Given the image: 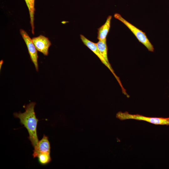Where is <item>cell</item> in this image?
Here are the masks:
<instances>
[{"mask_svg": "<svg viewBox=\"0 0 169 169\" xmlns=\"http://www.w3.org/2000/svg\"><path fill=\"white\" fill-rule=\"evenodd\" d=\"M81 39L84 44L90 49L98 57L100 60L108 68L115 77L121 89L123 88L119 78L116 75L110 63L106 61L99 50L96 43L89 40L82 34L80 35Z\"/></svg>", "mask_w": 169, "mask_h": 169, "instance_id": "4", "label": "cell"}, {"mask_svg": "<svg viewBox=\"0 0 169 169\" xmlns=\"http://www.w3.org/2000/svg\"><path fill=\"white\" fill-rule=\"evenodd\" d=\"M33 43L38 51L42 53L45 56L49 54V49L51 43L49 38L42 35L33 37L32 38Z\"/></svg>", "mask_w": 169, "mask_h": 169, "instance_id": "6", "label": "cell"}, {"mask_svg": "<svg viewBox=\"0 0 169 169\" xmlns=\"http://www.w3.org/2000/svg\"><path fill=\"white\" fill-rule=\"evenodd\" d=\"M28 8L30 18V23L31 27L32 33H34V14L35 11L34 8L35 0H24Z\"/></svg>", "mask_w": 169, "mask_h": 169, "instance_id": "9", "label": "cell"}, {"mask_svg": "<svg viewBox=\"0 0 169 169\" xmlns=\"http://www.w3.org/2000/svg\"><path fill=\"white\" fill-rule=\"evenodd\" d=\"M3 60H1V61H0V69H1V66H2V65L3 63Z\"/></svg>", "mask_w": 169, "mask_h": 169, "instance_id": "12", "label": "cell"}, {"mask_svg": "<svg viewBox=\"0 0 169 169\" xmlns=\"http://www.w3.org/2000/svg\"><path fill=\"white\" fill-rule=\"evenodd\" d=\"M111 16L107 17L105 23L98 28L97 38L99 40H106V37L110 28Z\"/></svg>", "mask_w": 169, "mask_h": 169, "instance_id": "8", "label": "cell"}, {"mask_svg": "<svg viewBox=\"0 0 169 169\" xmlns=\"http://www.w3.org/2000/svg\"><path fill=\"white\" fill-rule=\"evenodd\" d=\"M36 104L34 102H30L25 106V111L24 113H13L14 117L19 119L21 123L27 130L29 135L28 138L33 147L39 141L37 132L38 120L36 117L34 111Z\"/></svg>", "mask_w": 169, "mask_h": 169, "instance_id": "1", "label": "cell"}, {"mask_svg": "<svg viewBox=\"0 0 169 169\" xmlns=\"http://www.w3.org/2000/svg\"><path fill=\"white\" fill-rule=\"evenodd\" d=\"M114 17L125 25L134 34L138 41L143 44L149 51L151 52L154 51V48L153 45L147 37L145 33L129 23L120 14L117 13H115Z\"/></svg>", "mask_w": 169, "mask_h": 169, "instance_id": "3", "label": "cell"}, {"mask_svg": "<svg viewBox=\"0 0 169 169\" xmlns=\"http://www.w3.org/2000/svg\"><path fill=\"white\" fill-rule=\"evenodd\" d=\"M20 32L27 46L32 61L34 64L36 70L38 71V51L33 43L32 39L27 33L22 29L20 30Z\"/></svg>", "mask_w": 169, "mask_h": 169, "instance_id": "5", "label": "cell"}, {"mask_svg": "<svg viewBox=\"0 0 169 169\" xmlns=\"http://www.w3.org/2000/svg\"><path fill=\"white\" fill-rule=\"evenodd\" d=\"M168 119H169V117L167 118Z\"/></svg>", "mask_w": 169, "mask_h": 169, "instance_id": "13", "label": "cell"}, {"mask_svg": "<svg viewBox=\"0 0 169 169\" xmlns=\"http://www.w3.org/2000/svg\"><path fill=\"white\" fill-rule=\"evenodd\" d=\"M106 41V40H99L96 44L103 57L107 62L109 63L108 58V48Z\"/></svg>", "mask_w": 169, "mask_h": 169, "instance_id": "10", "label": "cell"}, {"mask_svg": "<svg viewBox=\"0 0 169 169\" xmlns=\"http://www.w3.org/2000/svg\"><path fill=\"white\" fill-rule=\"evenodd\" d=\"M34 147L33 154L34 158L37 157L38 155L41 153H50V144L48 137L45 135H44L42 139L38 141Z\"/></svg>", "mask_w": 169, "mask_h": 169, "instance_id": "7", "label": "cell"}, {"mask_svg": "<svg viewBox=\"0 0 169 169\" xmlns=\"http://www.w3.org/2000/svg\"><path fill=\"white\" fill-rule=\"evenodd\" d=\"M50 154L41 153L38 154L37 157L39 163L42 165H45L49 163L51 160Z\"/></svg>", "mask_w": 169, "mask_h": 169, "instance_id": "11", "label": "cell"}, {"mask_svg": "<svg viewBox=\"0 0 169 169\" xmlns=\"http://www.w3.org/2000/svg\"><path fill=\"white\" fill-rule=\"evenodd\" d=\"M116 117L121 120L134 119L143 120L157 125H169V119L167 118L147 117L138 114H132L127 112H119L117 114Z\"/></svg>", "mask_w": 169, "mask_h": 169, "instance_id": "2", "label": "cell"}]
</instances>
